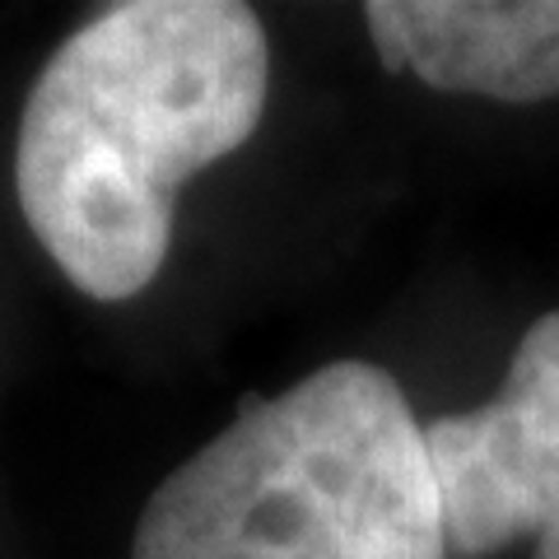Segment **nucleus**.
<instances>
[{"instance_id": "2", "label": "nucleus", "mask_w": 559, "mask_h": 559, "mask_svg": "<svg viewBox=\"0 0 559 559\" xmlns=\"http://www.w3.org/2000/svg\"><path fill=\"white\" fill-rule=\"evenodd\" d=\"M131 559H448L425 425L388 369L326 364L173 471Z\"/></svg>"}, {"instance_id": "3", "label": "nucleus", "mask_w": 559, "mask_h": 559, "mask_svg": "<svg viewBox=\"0 0 559 559\" xmlns=\"http://www.w3.org/2000/svg\"><path fill=\"white\" fill-rule=\"evenodd\" d=\"M448 555L489 559L559 527V312L518 341L485 406L425 425Z\"/></svg>"}, {"instance_id": "4", "label": "nucleus", "mask_w": 559, "mask_h": 559, "mask_svg": "<svg viewBox=\"0 0 559 559\" xmlns=\"http://www.w3.org/2000/svg\"><path fill=\"white\" fill-rule=\"evenodd\" d=\"M364 28L382 66L443 94L559 98V0H369Z\"/></svg>"}, {"instance_id": "1", "label": "nucleus", "mask_w": 559, "mask_h": 559, "mask_svg": "<svg viewBox=\"0 0 559 559\" xmlns=\"http://www.w3.org/2000/svg\"><path fill=\"white\" fill-rule=\"evenodd\" d=\"M271 47L238 0H127L51 51L20 117L14 191L33 238L98 304L150 289L173 201L248 145Z\"/></svg>"}, {"instance_id": "5", "label": "nucleus", "mask_w": 559, "mask_h": 559, "mask_svg": "<svg viewBox=\"0 0 559 559\" xmlns=\"http://www.w3.org/2000/svg\"><path fill=\"white\" fill-rule=\"evenodd\" d=\"M532 559H559V527H555L550 536L536 540V555H532Z\"/></svg>"}]
</instances>
